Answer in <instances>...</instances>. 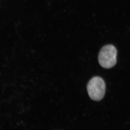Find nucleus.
<instances>
[{"label": "nucleus", "mask_w": 130, "mask_h": 130, "mask_svg": "<svg viewBox=\"0 0 130 130\" xmlns=\"http://www.w3.org/2000/svg\"><path fill=\"white\" fill-rule=\"evenodd\" d=\"M87 91L92 100H101L105 94L106 85L103 79L98 76L93 77L87 84Z\"/></svg>", "instance_id": "f03ea898"}, {"label": "nucleus", "mask_w": 130, "mask_h": 130, "mask_svg": "<svg viewBox=\"0 0 130 130\" xmlns=\"http://www.w3.org/2000/svg\"><path fill=\"white\" fill-rule=\"evenodd\" d=\"M117 51L112 45H107L102 47L98 54V60L102 68L110 69L117 62Z\"/></svg>", "instance_id": "f257e3e1"}]
</instances>
